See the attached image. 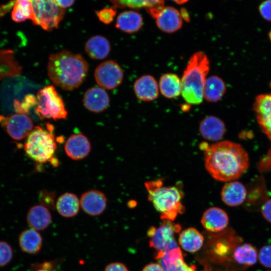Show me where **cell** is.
Returning <instances> with one entry per match:
<instances>
[{"instance_id":"obj_1","label":"cell","mask_w":271,"mask_h":271,"mask_svg":"<svg viewBox=\"0 0 271 271\" xmlns=\"http://www.w3.org/2000/svg\"><path fill=\"white\" fill-rule=\"evenodd\" d=\"M205 167L215 180L230 182L239 178L249 166L246 152L241 145L230 141H221L211 145L201 143Z\"/></svg>"},{"instance_id":"obj_2","label":"cell","mask_w":271,"mask_h":271,"mask_svg":"<svg viewBox=\"0 0 271 271\" xmlns=\"http://www.w3.org/2000/svg\"><path fill=\"white\" fill-rule=\"evenodd\" d=\"M88 71V64L80 54L63 50L49 58L48 75L63 89L72 90L79 87L85 80Z\"/></svg>"},{"instance_id":"obj_3","label":"cell","mask_w":271,"mask_h":271,"mask_svg":"<svg viewBox=\"0 0 271 271\" xmlns=\"http://www.w3.org/2000/svg\"><path fill=\"white\" fill-rule=\"evenodd\" d=\"M209 69V60L203 52L197 51L190 57L181 78V95L188 103L197 105L202 102Z\"/></svg>"},{"instance_id":"obj_4","label":"cell","mask_w":271,"mask_h":271,"mask_svg":"<svg viewBox=\"0 0 271 271\" xmlns=\"http://www.w3.org/2000/svg\"><path fill=\"white\" fill-rule=\"evenodd\" d=\"M145 186L148 198L155 209L161 213L162 220L173 221L185 207L182 203L183 193L179 186H164L162 179L147 181Z\"/></svg>"},{"instance_id":"obj_5","label":"cell","mask_w":271,"mask_h":271,"mask_svg":"<svg viewBox=\"0 0 271 271\" xmlns=\"http://www.w3.org/2000/svg\"><path fill=\"white\" fill-rule=\"evenodd\" d=\"M57 145L51 130L37 126L27 137L24 145L26 154L35 162L45 163L53 159Z\"/></svg>"},{"instance_id":"obj_6","label":"cell","mask_w":271,"mask_h":271,"mask_svg":"<svg viewBox=\"0 0 271 271\" xmlns=\"http://www.w3.org/2000/svg\"><path fill=\"white\" fill-rule=\"evenodd\" d=\"M38 114L42 117L54 120L65 118L68 114L63 101L53 85L40 90L37 94Z\"/></svg>"},{"instance_id":"obj_7","label":"cell","mask_w":271,"mask_h":271,"mask_svg":"<svg viewBox=\"0 0 271 271\" xmlns=\"http://www.w3.org/2000/svg\"><path fill=\"white\" fill-rule=\"evenodd\" d=\"M181 229L180 224L168 220H163V223L158 228L150 227L147 232L150 237L149 245L156 251L157 259L167 251L178 247L174 235L179 232Z\"/></svg>"},{"instance_id":"obj_8","label":"cell","mask_w":271,"mask_h":271,"mask_svg":"<svg viewBox=\"0 0 271 271\" xmlns=\"http://www.w3.org/2000/svg\"><path fill=\"white\" fill-rule=\"evenodd\" d=\"M33 7L35 25L46 31L57 28L62 20L65 10L60 8L55 0H30Z\"/></svg>"},{"instance_id":"obj_9","label":"cell","mask_w":271,"mask_h":271,"mask_svg":"<svg viewBox=\"0 0 271 271\" xmlns=\"http://www.w3.org/2000/svg\"><path fill=\"white\" fill-rule=\"evenodd\" d=\"M94 77L97 83L103 89H113L118 86L123 79L121 67L115 61L107 60L95 69Z\"/></svg>"},{"instance_id":"obj_10","label":"cell","mask_w":271,"mask_h":271,"mask_svg":"<svg viewBox=\"0 0 271 271\" xmlns=\"http://www.w3.org/2000/svg\"><path fill=\"white\" fill-rule=\"evenodd\" d=\"M0 124L14 140H22L33 129L31 118L27 114L16 113L6 117L0 115Z\"/></svg>"},{"instance_id":"obj_11","label":"cell","mask_w":271,"mask_h":271,"mask_svg":"<svg viewBox=\"0 0 271 271\" xmlns=\"http://www.w3.org/2000/svg\"><path fill=\"white\" fill-rule=\"evenodd\" d=\"M253 109L261 130L271 141V93L258 95Z\"/></svg>"},{"instance_id":"obj_12","label":"cell","mask_w":271,"mask_h":271,"mask_svg":"<svg viewBox=\"0 0 271 271\" xmlns=\"http://www.w3.org/2000/svg\"><path fill=\"white\" fill-rule=\"evenodd\" d=\"M159 29L167 33H174L182 26V15L177 9L164 7L155 17Z\"/></svg>"},{"instance_id":"obj_13","label":"cell","mask_w":271,"mask_h":271,"mask_svg":"<svg viewBox=\"0 0 271 271\" xmlns=\"http://www.w3.org/2000/svg\"><path fill=\"white\" fill-rule=\"evenodd\" d=\"M203 227L208 231L218 233L225 230L229 223V218L222 209L212 207L203 213L201 219Z\"/></svg>"},{"instance_id":"obj_14","label":"cell","mask_w":271,"mask_h":271,"mask_svg":"<svg viewBox=\"0 0 271 271\" xmlns=\"http://www.w3.org/2000/svg\"><path fill=\"white\" fill-rule=\"evenodd\" d=\"M80 205L86 214L96 216L102 214L106 209L107 198L100 191L89 190L81 196Z\"/></svg>"},{"instance_id":"obj_15","label":"cell","mask_w":271,"mask_h":271,"mask_svg":"<svg viewBox=\"0 0 271 271\" xmlns=\"http://www.w3.org/2000/svg\"><path fill=\"white\" fill-rule=\"evenodd\" d=\"M137 98L144 102L156 100L159 95L158 83L152 75L146 74L138 78L133 86Z\"/></svg>"},{"instance_id":"obj_16","label":"cell","mask_w":271,"mask_h":271,"mask_svg":"<svg viewBox=\"0 0 271 271\" xmlns=\"http://www.w3.org/2000/svg\"><path fill=\"white\" fill-rule=\"evenodd\" d=\"M83 103L88 110L99 113L107 108L109 104V97L103 88L92 87L84 93Z\"/></svg>"},{"instance_id":"obj_17","label":"cell","mask_w":271,"mask_h":271,"mask_svg":"<svg viewBox=\"0 0 271 271\" xmlns=\"http://www.w3.org/2000/svg\"><path fill=\"white\" fill-rule=\"evenodd\" d=\"M67 155L74 160L85 158L89 154L91 145L88 138L79 133L70 136L67 140L64 147Z\"/></svg>"},{"instance_id":"obj_18","label":"cell","mask_w":271,"mask_h":271,"mask_svg":"<svg viewBox=\"0 0 271 271\" xmlns=\"http://www.w3.org/2000/svg\"><path fill=\"white\" fill-rule=\"evenodd\" d=\"M199 131L204 139L216 142L223 137L225 132V126L219 118L214 115H208L200 122Z\"/></svg>"},{"instance_id":"obj_19","label":"cell","mask_w":271,"mask_h":271,"mask_svg":"<svg viewBox=\"0 0 271 271\" xmlns=\"http://www.w3.org/2000/svg\"><path fill=\"white\" fill-rule=\"evenodd\" d=\"M12 8H13L12 18L15 22H22L28 19L34 22V13L30 0L11 1L0 7V16L4 15Z\"/></svg>"},{"instance_id":"obj_20","label":"cell","mask_w":271,"mask_h":271,"mask_svg":"<svg viewBox=\"0 0 271 271\" xmlns=\"http://www.w3.org/2000/svg\"><path fill=\"white\" fill-rule=\"evenodd\" d=\"M247 195L244 186L238 181H230L225 184L221 191L222 201L227 206L236 207L241 204Z\"/></svg>"},{"instance_id":"obj_21","label":"cell","mask_w":271,"mask_h":271,"mask_svg":"<svg viewBox=\"0 0 271 271\" xmlns=\"http://www.w3.org/2000/svg\"><path fill=\"white\" fill-rule=\"evenodd\" d=\"M29 225L35 230H44L51 224L52 215L47 207L41 205L32 207L27 215Z\"/></svg>"},{"instance_id":"obj_22","label":"cell","mask_w":271,"mask_h":271,"mask_svg":"<svg viewBox=\"0 0 271 271\" xmlns=\"http://www.w3.org/2000/svg\"><path fill=\"white\" fill-rule=\"evenodd\" d=\"M19 245L21 250L27 253L38 254L42 247L43 238L40 233L33 228L22 231L19 237Z\"/></svg>"},{"instance_id":"obj_23","label":"cell","mask_w":271,"mask_h":271,"mask_svg":"<svg viewBox=\"0 0 271 271\" xmlns=\"http://www.w3.org/2000/svg\"><path fill=\"white\" fill-rule=\"evenodd\" d=\"M234 262L242 267L254 265L258 259L257 249L249 243H239L235 248L232 255Z\"/></svg>"},{"instance_id":"obj_24","label":"cell","mask_w":271,"mask_h":271,"mask_svg":"<svg viewBox=\"0 0 271 271\" xmlns=\"http://www.w3.org/2000/svg\"><path fill=\"white\" fill-rule=\"evenodd\" d=\"M109 41L101 35H95L90 37L85 44V50L92 59L101 60L106 58L110 51Z\"/></svg>"},{"instance_id":"obj_25","label":"cell","mask_w":271,"mask_h":271,"mask_svg":"<svg viewBox=\"0 0 271 271\" xmlns=\"http://www.w3.org/2000/svg\"><path fill=\"white\" fill-rule=\"evenodd\" d=\"M204 239L203 235L197 229L189 227L180 232L178 241L184 250L194 253L201 248Z\"/></svg>"},{"instance_id":"obj_26","label":"cell","mask_w":271,"mask_h":271,"mask_svg":"<svg viewBox=\"0 0 271 271\" xmlns=\"http://www.w3.org/2000/svg\"><path fill=\"white\" fill-rule=\"evenodd\" d=\"M158 85L161 93L167 98H175L181 94V79L175 73H166L161 75Z\"/></svg>"},{"instance_id":"obj_27","label":"cell","mask_w":271,"mask_h":271,"mask_svg":"<svg viewBox=\"0 0 271 271\" xmlns=\"http://www.w3.org/2000/svg\"><path fill=\"white\" fill-rule=\"evenodd\" d=\"M226 90L224 81L217 75L208 77L203 89V99L208 102H217L223 96Z\"/></svg>"},{"instance_id":"obj_28","label":"cell","mask_w":271,"mask_h":271,"mask_svg":"<svg viewBox=\"0 0 271 271\" xmlns=\"http://www.w3.org/2000/svg\"><path fill=\"white\" fill-rule=\"evenodd\" d=\"M142 25L143 19L140 14L127 11L122 12L117 17L115 26L124 32L133 33L140 30Z\"/></svg>"},{"instance_id":"obj_29","label":"cell","mask_w":271,"mask_h":271,"mask_svg":"<svg viewBox=\"0 0 271 271\" xmlns=\"http://www.w3.org/2000/svg\"><path fill=\"white\" fill-rule=\"evenodd\" d=\"M80 200L77 196L71 193H66L59 197L56 208L58 212L67 218L76 216L79 212Z\"/></svg>"},{"instance_id":"obj_30","label":"cell","mask_w":271,"mask_h":271,"mask_svg":"<svg viewBox=\"0 0 271 271\" xmlns=\"http://www.w3.org/2000/svg\"><path fill=\"white\" fill-rule=\"evenodd\" d=\"M114 7L139 8L145 7L154 18L164 7V0H110Z\"/></svg>"},{"instance_id":"obj_31","label":"cell","mask_w":271,"mask_h":271,"mask_svg":"<svg viewBox=\"0 0 271 271\" xmlns=\"http://www.w3.org/2000/svg\"><path fill=\"white\" fill-rule=\"evenodd\" d=\"M22 68L14 59L13 52L0 51V79L20 74Z\"/></svg>"},{"instance_id":"obj_32","label":"cell","mask_w":271,"mask_h":271,"mask_svg":"<svg viewBox=\"0 0 271 271\" xmlns=\"http://www.w3.org/2000/svg\"><path fill=\"white\" fill-rule=\"evenodd\" d=\"M159 259L164 271H174L184 262L182 251L178 247L165 252Z\"/></svg>"},{"instance_id":"obj_33","label":"cell","mask_w":271,"mask_h":271,"mask_svg":"<svg viewBox=\"0 0 271 271\" xmlns=\"http://www.w3.org/2000/svg\"><path fill=\"white\" fill-rule=\"evenodd\" d=\"M14 105L17 113L27 114L33 106L37 105V98L32 94L27 95L22 102L15 100Z\"/></svg>"},{"instance_id":"obj_34","label":"cell","mask_w":271,"mask_h":271,"mask_svg":"<svg viewBox=\"0 0 271 271\" xmlns=\"http://www.w3.org/2000/svg\"><path fill=\"white\" fill-rule=\"evenodd\" d=\"M258 259L261 265L271 268V244L262 246L258 252Z\"/></svg>"},{"instance_id":"obj_35","label":"cell","mask_w":271,"mask_h":271,"mask_svg":"<svg viewBox=\"0 0 271 271\" xmlns=\"http://www.w3.org/2000/svg\"><path fill=\"white\" fill-rule=\"evenodd\" d=\"M13 250L6 242L0 241V267L7 265L11 260Z\"/></svg>"},{"instance_id":"obj_36","label":"cell","mask_w":271,"mask_h":271,"mask_svg":"<svg viewBox=\"0 0 271 271\" xmlns=\"http://www.w3.org/2000/svg\"><path fill=\"white\" fill-rule=\"evenodd\" d=\"M116 7L105 8L96 12L99 20L102 23L108 24L111 23L116 14Z\"/></svg>"},{"instance_id":"obj_37","label":"cell","mask_w":271,"mask_h":271,"mask_svg":"<svg viewBox=\"0 0 271 271\" xmlns=\"http://www.w3.org/2000/svg\"><path fill=\"white\" fill-rule=\"evenodd\" d=\"M258 10L261 17L271 22V0H264L259 5Z\"/></svg>"},{"instance_id":"obj_38","label":"cell","mask_w":271,"mask_h":271,"mask_svg":"<svg viewBox=\"0 0 271 271\" xmlns=\"http://www.w3.org/2000/svg\"><path fill=\"white\" fill-rule=\"evenodd\" d=\"M55 194L53 192H44L41 195V200L43 205L45 207H52L54 204Z\"/></svg>"},{"instance_id":"obj_39","label":"cell","mask_w":271,"mask_h":271,"mask_svg":"<svg viewBox=\"0 0 271 271\" xmlns=\"http://www.w3.org/2000/svg\"><path fill=\"white\" fill-rule=\"evenodd\" d=\"M103 271H129L127 266L120 262H112L107 264Z\"/></svg>"},{"instance_id":"obj_40","label":"cell","mask_w":271,"mask_h":271,"mask_svg":"<svg viewBox=\"0 0 271 271\" xmlns=\"http://www.w3.org/2000/svg\"><path fill=\"white\" fill-rule=\"evenodd\" d=\"M261 212L263 218L271 223V199L267 200L261 208Z\"/></svg>"},{"instance_id":"obj_41","label":"cell","mask_w":271,"mask_h":271,"mask_svg":"<svg viewBox=\"0 0 271 271\" xmlns=\"http://www.w3.org/2000/svg\"><path fill=\"white\" fill-rule=\"evenodd\" d=\"M142 271H164L160 263H150L143 268Z\"/></svg>"},{"instance_id":"obj_42","label":"cell","mask_w":271,"mask_h":271,"mask_svg":"<svg viewBox=\"0 0 271 271\" xmlns=\"http://www.w3.org/2000/svg\"><path fill=\"white\" fill-rule=\"evenodd\" d=\"M58 6L63 9H65L71 7L74 3L75 0H55Z\"/></svg>"},{"instance_id":"obj_43","label":"cell","mask_w":271,"mask_h":271,"mask_svg":"<svg viewBox=\"0 0 271 271\" xmlns=\"http://www.w3.org/2000/svg\"><path fill=\"white\" fill-rule=\"evenodd\" d=\"M195 268L194 266H190L186 264V262L184 261L174 271H195Z\"/></svg>"},{"instance_id":"obj_44","label":"cell","mask_w":271,"mask_h":271,"mask_svg":"<svg viewBox=\"0 0 271 271\" xmlns=\"http://www.w3.org/2000/svg\"><path fill=\"white\" fill-rule=\"evenodd\" d=\"M36 271H52L51 270L46 269V268L42 267H39L38 269Z\"/></svg>"},{"instance_id":"obj_45","label":"cell","mask_w":271,"mask_h":271,"mask_svg":"<svg viewBox=\"0 0 271 271\" xmlns=\"http://www.w3.org/2000/svg\"><path fill=\"white\" fill-rule=\"evenodd\" d=\"M172 1L178 4H183L188 1V0H172Z\"/></svg>"},{"instance_id":"obj_46","label":"cell","mask_w":271,"mask_h":271,"mask_svg":"<svg viewBox=\"0 0 271 271\" xmlns=\"http://www.w3.org/2000/svg\"><path fill=\"white\" fill-rule=\"evenodd\" d=\"M269 38L271 41V30L270 31L269 34H268Z\"/></svg>"},{"instance_id":"obj_47","label":"cell","mask_w":271,"mask_h":271,"mask_svg":"<svg viewBox=\"0 0 271 271\" xmlns=\"http://www.w3.org/2000/svg\"><path fill=\"white\" fill-rule=\"evenodd\" d=\"M267 271H271V270H267Z\"/></svg>"}]
</instances>
